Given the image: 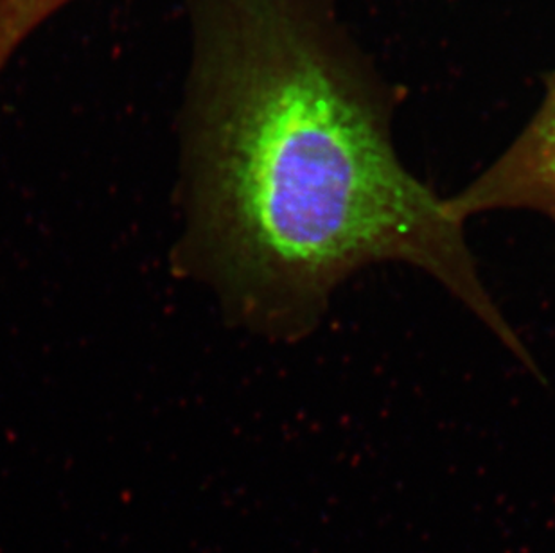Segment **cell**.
<instances>
[{
  "mask_svg": "<svg viewBox=\"0 0 555 553\" xmlns=\"http://www.w3.org/2000/svg\"><path fill=\"white\" fill-rule=\"evenodd\" d=\"M180 119L188 254L232 319L286 344L363 268H420L534 360L448 200L399 157L398 90L340 0H188Z\"/></svg>",
  "mask_w": 555,
  "mask_h": 553,
  "instance_id": "obj_1",
  "label": "cell"
},
{
  "mask_svg": "<svg viewBox=\"0 0 555 553\" xmlns=\"http://www.w3.org/2000/svg\"><path fill=\"white\" fill-rule=\"evenodd\" d=\"M446 200L462 223L498 210H527L555 224V70L545 79L540 105L513 141Z\"/></svg>",
  "mask_w": 555,
  "mask_h": 553,
  "instance_id": "obj_2",
  "label": "cell"
},
{
  "mask_svg": "<svg viewBox=\"0 0 555 553\" xmlns=\"http://www.w3.org/2000/svg\"><path fill=\"white\" fill-rule=\"evenodd\" d=\"M73 0H0V73L22 43Z\"/></svg>",
  "mask_w": 555,
  "mask_h": 553,
  "instance_id": "obj_3",
  "label": "cell"
}]
</instances>
